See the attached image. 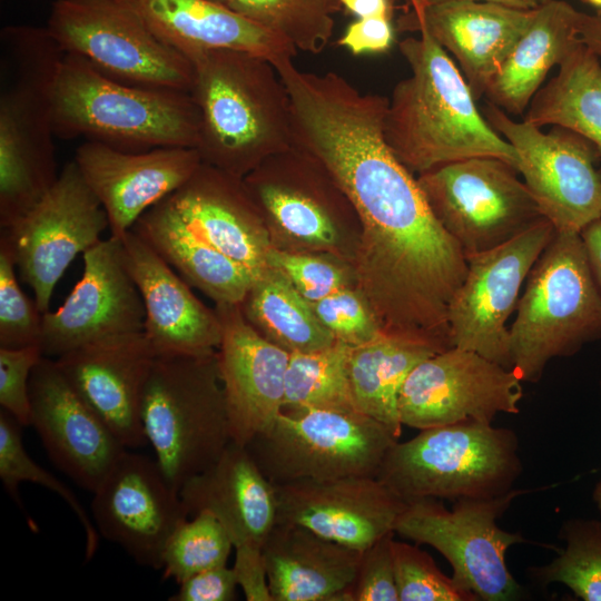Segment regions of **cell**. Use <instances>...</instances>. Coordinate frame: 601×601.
I'll use <instances>...</instances> for the list:
<instances>
[{
  "mask_svg": "<svg viewBox=\"0 0 601 601\" xmlns=\"http://www.w3.org/2000/svg\"><path fill=\"white\" fill-rule=\"evenodd\" d=\"M276 70L289 97L293 148L326 171L362 223L374 313L392 332L445 333L467 262L386 142L388 99L361 92L334 71L300 70L293 60Z\"/></svg>",
  "mask_w": 601,
  "mask_h": 601,
  "instance_id": "6da1fadb",
  "label": "cell"
},
{
  "mask_svg": "<svg viewBox=\"0 0 601 601\" xmlns=\"http://www.w3.org/2000/svg\"><path fill=\"white\" fill-rule=\"evenodd\" d=\"M398 48L411 76L398 81L388 99L384 136L398 160L422 174L470 158L496 157L518 170L511 144L479 111L470 86L446 51L421 23Z\"/></svg>",
  "mask_w": 601,
  "mask_h": 601,
  "instance_id": "7a4b0ae2",
  "label": "cell"
},
{
  "mask_svg": "<svg viewBox=\"0 0 601 601\" xmlns=\"http://www.w3.org/2000/svg\"><path fill=\"white\" fill-rule=\"evenodd\" d=\"M194 68L190 95L199 116L201 161L240 177L293 148L287 90L273 63L231 49L187 57Z\"/></svg>",
  "mask_w": 601,
  "mask_h": 601,
  "instance_id": "3957f363",
  "label": "cell"
},
{
  "mask_svg": "<svg viewBox=\"0 0 601 601\" xmlns=\"http://www.w3.org/2000/svg\"><path fill=\"white\" fill-rule=\"evenodd\" d=\"M65 52L46 28L7 26L0 32V226L36 205L59 174L53 97Z\"/></svg>",
  "mask_w": 601,
  "mask_h": 601,
  "instance_id": "277c9868",
  "label": "cell"
},
{
  "mask_svg": "<svg viewBox=\"0 0 601 601\" xmlns=\"http://www.w3.org/2000/svg\"><path fill=\"white\" fill-rule=\"evenodd\" d=\"M56 138H85L140 152L196 148L199 116L188 91L145 88L108 78L78 56L65 53L55 87Z\"/></svg>",
  "mask_w": 601,
  "mask_h": 601,
  "instance_id": "5b68a950",
  "label": "cell"
},
{
  "mask_svg": "<svg viewBox=\"0 0 601 601\" xmlns=\"http://www.w3.org/2000/svg\"><path fill=\"white\" fill-rule=\"evenodd\" d=\"M510 327L512 370L536 383L550 361L601 338V293L578 233L556 231L525 280Z\"/></svg>",
  "mask_w": 601,
  "mask_h": 601,
  "instance_id": "8992f818",
  "label": "cell"
},
{
  "mask_svg": "<svg viewBox=\"0 0 601 601\" xmlns=\"http://www.w3.org/2000/svg\"><path fill=\"white\" fill-rule=\"evenodd\" d=\"M522 470L513 430L470 418L397 441L376 479L405 501H457L505 495L514 490Z\"/></svg>",
  "mask_w": 601,
  "mask_h": 601,
  "instance_id": "52a82bcc",
  "label": "cell"
},
{
  "mask_svg": "<svg viewBox=\"0 0 601 601\" xmlns=\"http://www.w3.org/2000/svg\"><path fill=\"white\" fill-rule=\"evenodd\" d=\"M141 421L155 460L179 492L231 441L217 354L156 356Z\"/></svg>",
  "mask_w": 601,
  "mask_h": 601,
  "instance_id": "ba28073f",
  "label": "cell"
},
{
  "mask_svg": "<svg viewBox=\"0 0 601 601\" xmlns=\"http://www.w3.org/2000/svg\"><path fill=\"white\" fill-rule=\"evenodd\" d=\"M388 426L361 412L282 411L245 447L274 484L374 476L398 441Z\"/></svg>",
  "mask_w": 601,
  "mask_h": 601,
  "instance_id": "9c48e42d",
  "label": "cell"
},
{
  "mask_svg": "<svg viewBox=\"0 0 601 601\" xmlns=\"http://www.w3.org/2000/svg\"><path fill=\"white\" fill-rule=\"evenodd\" d=\"M46 29L59 48L122 83L190 92V60L125 0H56Z\"/></svg>",
  "mask_w": 601,
  "mask_h": 601,
  "instance_id": "30bf717a",
  "label": "cell"
},
{
  "mask_svg": "<svg viewBox=\"0 0 601 601\" xmlns=\"http://www.w3.org/2000/svg\"><path fill=\"white\" fill-rule=\"evenodd\" d=\"M526 492L514 489L493 499H462L454 501L451 510L434 497L410 500L394 532L439 551L452 566L453 580L479 600H515L521 587L505 555L512 545L526 540L519 532L501 529L497 520Z\"/></svg>",
  "mask_w": 601,
  "mask_h": 601,
  "instance_id": "8fae6325",
  "label": "cell"
},
{
  "mask_svg": "<svg viewBox=\"0 0 601 601\" xmlns=\"http://www.w3.org/2000/svg\"><path fill=\"white\" fill-rule=\"evenodd\" d=\"M516 173L500 158L470 157L426 170L417 183L435 218L469 257L544 218Z\"/></svg>",
  "mask_w": 601,
  "mask_h": 601,
  "instance_id": "7c38bea8",
  "label": "cell"
},
{
  "mask_svg": "<svg viewBox=\"0 0 601 601\" xmlns=\"http://www.w3.org/2000/svg\"><path fill=\"white\" fill-rule=\"evenodd\" d=\"M108 216L78 165L63 166L53 186L24 215L1 229L21 279L45 314L53 288L78 254L101 240Z\"/></svg>",
  "mask_w": 601,
  "mask_h": 601,
  "instance_id": "4fadbf2b",
  "label": "cell"
},
{
  "mask_svg": "<svg viewBox=\"0 0 601 601\" xmlns=\"http://www.w3.org/2000/svg\"><path fill=\"white\" fill-rule=\"evenodd\" d=\"M483 116L516 151L518 171L556 231L580 234L601 218V171L588 140L562 127L543 132L525 120L514 121L491 102Z\"/></svg>",
  "mask_w": 601,
  "mask_h": 601,
  "instance_id": "5bb4252c",
  "label": "cell"
},
{
  "mask_svg": "<svg viewBox=\"0 0 601 601\" xmlns=\"http://www.w3.org/2000/svg\"><path fill=\"white\" fill-rule=\"evenodd\" d=\"M556 230L545 218L511 240L466 257V276L451 300L452 346L470 349L512 370L510 328L528 275Z\"/></svg>",
  "mask_w": 601,
  "mask_h": 601,
  "instance_id": "9a60e30c",
  "label": "cell"
},
{
  "mask_svg": "<svg viewBox=\"0 0 601 601\" xmlns=\"http://www.w3.org/2000/svg\"><path fill=\"white\" fill-rule=\"evenodd\" d=\"M522 383L513 370L451 346L408 373L397 396L398 418L420 431L470 418L492 423L500 413H519Z\"/></svg>",
  "mask_w": 601,
  "mask_h": 601,
  "instance_id": "2e32d148",
  "label": "cell"
},
{
  "mask_svg": "<svg viewBox=\"0 0 601 601\" xmlns=\"http://www.w3.org/2000/svg\"><path fill=\"white\" fill-rule=\"evenodd\" d=\"M92 493L98 533L138 564L161 570L168 540L189 516L157 461L126 450Z\"/></svg>",
  "mask_w": 601,
  "mask_h": 601,
  "instance_id": "e0dca14e",
  "label": "cell"
},
{
  "mask_svg": "<svg viewBox=\"0 0 601 601\" xmlns=\"http://www.w3.org/2000/svg\"><path fill=\"white\" fill-rule=\"evenodd\" d=\"M83 272L63 304L42 314L43 355L59 356L105 338L144 332L145 308L121 239L110 236L82 254Z\"/></svg>",
  "mask_w": 601,
  "mask_h": 601,
  "instance_id": "ac0fdd59",
  "label": "cell"
},
{
  "mask_svg": "<svg viewBox=\"0 0 601 601\" xmlns=\"http://www.w3.org/2000/svg\"><path fill=\"white\" fill-rule=\"evenodd\" d=\"M30 426L48 456L81 487L95 492L126 449L67 381L56 359L35 366L29 383Z\"/></svg>",
  "mask_w": 601,
  "mask_h": 601,
  "instance_id": "d6986e66",
  "label": "cell"
},
{
  "mask_svg": "<svg viewBox=\"0 0 601 601\" xmlns=\"http://www.w3.org/2000/svg\"><path fill=\"white\" fill-rule=\"evenodd\" d=\"M275 489L276 523L303 525L358 551L394 532L407 503L374 476L298 480Z\"/></svg>",
  "mask_w": 601,
  "mask_h": 601,
  "instance_id": "ffe728a7",
  "label": "cell"
},
{
  "mask_svg": "<svg viewBox=\"0 0 601 601\" xmlns=\"http://www.w3.org/2000/svg\"><path fill=\"white\" fill-rule=\"evenodd\" d=\"M156 354L144 332L100 339L56 359L67 381L126 449L147 445L141 404Z\"/></svg>",
  "mask_w": 601,
  "mask_h": 601,
  "instance_id": "44dd1931",
  "label": "cell"
},
{
  "mask_svg": "<svg viewBox=\"0 0 601 601\" xmlns=\"http://www.w3.org/2000/svg\"><path fill=\"white\" fill-rule=\"evenodd\" d=\"M217 354L231 441L246 446L283 410L289 352L246 323L238 305L218 304Z\"/></svg>",
  "mask_w": 601,
  "mask_h": 601,
  "instance_id": "7402d4cb",
  "label": "cell"
},
{
  "mask_svg": "<svg viewBox=\"0 0 601 601\" xmlns=\"http://www.w3.org/2000/svg\"><path fill=\"white\" fill-rule=\"evenodd\" d=\"M73 160L101 203L111 236L118 238L187 181L203 162L196 148L160 147L131 152L86 140L77 148Z\"/></svg>",
  "mask_w": 601,
  "mask_h": 601,
  "instance_id": "603a6c76",
  "label": "cell"
},
{
  "mask_svg": "<svg viewBox=\"0 0 601 601\" xmlns=\"http://www.w3.org/2000/svg\"><path fill=\"white\" fill-rule=\"evenodd\" d=\"M407 4L410 9L398 18L397 28L404 31L412 23L423 24L444 50L454 55L475 100L485 93L534 14V9L486 1L427 4L407 0Z\"/></svg>",
  "mask_w": 601,
  "mask_h": 601,
  "instance_id": "cb8c5ba5",
  "label": "cell"
},
{
  "mask_svg": "<svg viewBox=\"0 0 601 601\" xmlns=\"http://www.w3.org/2000/svg\"><path fill=\"white\" fill-rule=\"evenodd\" d=\"M120 239L145 308L144 334L156 356L214 353L221 341L219 316L137 233L130 229Z\"/></svg>",
  "mask_w": 601,
  "mask_h": 601,
  "instance_id": "d4e9b609",
  "label": "cell"
},
{
  "mask_svg": "<svg viewBox=\"0 0 601 601\" xmlns=\"http://www.w3.org/2000/svg\"><path fill=\"white\" fill-rule=\"evenodd\" d=\"M179 496L188 516L201 511L214 514L234 548L243 544L263 546L276 524L275 485L247 449L234 441L210 466L183 484Z\"/></svg>",
  "mask_w": 601,
  "mask_h": 601,
  "instance_id": "484cf974",
  "label": "cell"
},
{
  "mask_svg": "<svg viewBox=\"0 0 601 601\" xmlns=\"http://www.w3.org/2000/svg\"><path fill=\"white\" fill-rule=\"evenodd\" d=\"M200 239L260 277L268 268V244L253 217L238 177L201 162L190 178L166 197Z\"/></svg>",
  "mask_w": 601,
  "mask_h": 601,
  "instance_id": "4316f807",
  "label": "cell"
},
{
  "mask_svg": "<svg viewBox=\"0 0 601 601\" xmlns=\"http://www.w3.org/2000/svg\"><path fill=\"white\" fill-rule=\"evenodd\" d=\"M262 551L274 601H353L362 551L294 523H276Z\"/></svg>",
  "mask_w": 601,
  "mask_h": 601,
  "instance_id": "83f0119b",
  "label": "cell"
},
{
  "mask_svg": "<svg viewBox=\"0 0 601 601\" xmlns=\"http://www.w3.org/2000/svg\"><path fill=\"white\" fill-rule=\"evenodd\" d=\"M165 43L186 57L208 49L249 52L272 63L297 49L230 8L213 0H125Z\"/></svg>",
  "mask_w": 601,
  "mask_h": 601,
  "instance_id": "f1b7e54d",
  "label": "cell"
},
{
  "mask_svg": "<svg viewBox=\"0 0 601 601\" xmlns=\"http://www.w3.org/2000/svg\"><path fill=\"white\" fill-rule=\"evenodd\" d=\"M131 229L188 285L218 304L239 305L259 278L197 237L166 197L142 214Z\"/></svg>",
  "mask_w": 601,
  "mask_h": 601,
  "instance_id": "f546056e",
  "label": "cell"
},
{
  "mask_svg": "<svg viewBox=\"0 0 601 601\" xmlns=\"http://www.w3.org/2000/svg\"><path fill=\"white\" fill-rule=\"evenodd\" d=\"M579 16L580 11L561 0L535 8L530 26L486 88L491 104L522 115L550 69L581 43Z\"/></svg>",
  "mask_w": 601,
  "mask_h": 601,
  "instance_id": "4dcf8cb0",
  "label": "cell"
},
{
  "mask_svg": "<svg viewBox=\"0 0 601 601\" xmlns=\"http://www.w3.org/2000/svg\"><path fill=\"white\" fill-rule=\"evenodd\" d=\"M444 349L431 341L385 332L371 342L353 346L348 375L357 410L401 436L400 388L418 363Z\"/></svg>",
  "mask_w": 601,
  "mask_h": 601,
  "instance_id": "1f68e13d",
  "label": "cell"
},
{
  "mask_svg": "<svg viewBox=\"0 0 601 601\" xmlns=\"http://www.w3.org/2000/svg\"><path fill=\"white\" fill-rule=\"evenodd\" d=\"M542 128L569 129L595 149L601 160V62L582 42L560 65L559 72L535 93L524 117Z\"/></svg>",
  "mask_w": 601,
  "mask_h": 601,
  "instance_id": "d6a6232c",
  "label": "cell"
},
{
  "mask_svg": "<svg viewBox=\"0 0 601 601\" xmlns=\"http://www.w3.org/2000/svg\"><path fill=\"white\" fill-rule=\"evenodd\" d=\"M240 304L244 305L242 314L253 326L289 353L316 351L336 342L311 303L274 268L265 270Z\"/></svg>",
  "mask_w": 601,
  "mask_h": 601,
  "instance_id": "836d02e7",
  "label": "cell"
},
{
  "mask_svg": "<svg viewBox=\"0 0 601 601\" xmlns=\"http://www.w3.org/2000/svg\"><path fill=\"white\" fill-rule=\"evenodd\" d=\"M352 347L336 339L321 349L290 353L282 411L359 412L348 375Z\"/></svg>",
  "mask_w": 601,
  "mask_h": 601,
  "instance_id": "e575fe53",
  "label": "cell"
},
{
  "mask_svg": "<svg viewBox=\"0 0 601 601\" xmlns=\"http://www.w3.org/2000/svg\"><path fill=\"white\" fill-rule=\"evenodd\" d=\"M221 4L313 55L328 45L334 13L342 9L337 0H223Z\"/></svg>",
  "mask_w": 601,
  "mask_h": 601,
  "instance_id": "d590c367",
  "label": "cell"
},
{
  "mask_svg": "<svg viewBox=\"0 0 601 601\" xmlns=\"http://www.w3.org/2000/svg\"><path fill=\"white\" fill-rule=\"evenodd\" d=\"M559 538L564 548L549 563L531 568V578L544 587L561 583L584 601H601V519H569Z\"/></svg>",
  "mask_w": 601,
  "mask_h": 601,
  "instance_id": "8d00e7d4",
  "label": "cell"
},
{
  "mask_svg": "<svg viewBox=\"0 0 601 601\" xmlns=\"http://www.w3.org/2000/svg\"><path fill=\"white\" fill-rule=\"evenodd\" d=\"M22 427L11 414L0 410V479L6 491L19 504V485L23 482L43 485L58 494L81 523L86 540V559H91L99 543L95 523L71 490L30 457L23 445Z\"/></svg>",
  "mask_w": 601,
  "mask_h": 601,
  "instance_id": "74e56055",
  "label": "cell"
},
{
  "mask_svg": "<svg viewBox=\"0 0 601 601\" xmlns=\"http://www.w3.org/2000/svg\"><path fill=\"white\" fill-rule=\"evenodd\" d=\"M173 533L162 554V577L178 584L204 570L227 565L234 544L218 519L201 511Z\"/></svg>",
  "mask_w": 601,
  "mask_h": 601,
  "instance_id": "f35d334b",
  "label": "cell"
},
{
  "mask_svg": "<svg viewBox=\"0 0 601 601\" xmlns=\"http://www.w3.org/2000/svg\"><path fill=\"white\" fill-rule=\"evenodd\" d=\"M244 185L289 236L312 244L335 243L337 233L329 214L308 194L256 175L249 176Z\"/></svg>",
  "mask_w": 601,
  "mask_h": 601,
  "instance_id": "ab89813d",
  "label": "cell"
},
{
  "mask_svg": "<svg viewBox=\"0 0 601 601\" xmlns=\"http://www.w3.org/2000/svg\"><path fill=\"white\" fill-rule=\"evenodd\" d=\"M398 601H479L444 574L433 558L416 544L392 543Z\"/></svg>",
  "mask_w": 601,
  "mask_h": 601,
  "instance_id": "60d3db41",
  "label": "cell"
},
{
  "mask_svg": "<svg viewBox=\"0 0 601 601\" xmlns=\"http://www.w3.org/2000/svg\"><path fill=\"white\" fill-rule=\"evenodd\" d=\"M16 268L10 249L0 240V347L7 348L41 342L42 313L20 288Z\"/></svg>",
  "mask_w": 601,
  "mask_h": 601,
  "instance_id": "b9f144b4",
  "label": "cell"
},
{
  "mask_svg": "<svg viewBox=\"0 0 601 601\" xmlns=\"http://www.w3.org/2000/svg\"><path fill=\"white\" fill-rule=\"evenodd\" d=\"M311 305L335 338L352 346L371 342L384 333L374 311L346 286Z\"/></svg>",
  "mask_w": 601,
  "mask_h": 601,
  "instance_id": "7bdbcfd3",
  "label": "cell"
},
{
  "mask_svg": "<svg viewBox=\"0 0 601 601\" xmlns=\"http://www.w3.org/2000/svg\"><path fill=\"white\" fill-rule=\"evenodd\" d=\"M267 265L280 273L309 303L345 287L343 272L321 258L278 250L268 246Z\"/></svg>",
  "mask_w": 601,
  "mask_h": 601,
  "instance_id": "ee69618b",
  "label": "cell"
},
{
  "mask_svg": "<svg viewBox=\"0 0 601 601\" xmlns=\"http://www.w3.org/2000/svg\"><path fill=\"white\" fill-rule=\"evenodd\" d=\"M42 356L40 345L0 347V406L23 427L30 426V376Z\"/></svg>",
  "mask_w": 601,
  "mask_h": 601,
  "instance_id": "f6af8a7d",
  "label": "cell"
},
{
  "mask_svg": "<svg viewBox=\"0 0 601 601\" xmlns=\"http://www.w3.org/2000/svg\"><path fill=\"white\" fill-rule=\"evenodd\" d=\"M388 533L362 551L353 585V601H398L392 543Z\"/></svg>",
  "mask_w": 601,
  "mask_h": 601,
  "instance_id": "bcb514c9",
  "label": "cell"
},
{
  "mask_svg": "<svg viewBox=\"0 0 601 601\" xmlns=\"http://www.w3.org/2000/svg\"><path fill=\"white\" fill-rule=\"evenodd\" d=\"M238 584L231 568H210L198 572L179 584L171 601H231Z\"/></svg>",
  "mask_w": 601,
  "mask_h": 601,
  "instance_id": "7dc6e473",
  "label": "cell"
},
{
  "mask_svg": "<svg viewBox=\"0 0 601 601\" xmlns=\"http://www.w3.org/2000/svg\"><path fill=\"white\" fill-rule=\"evenodd\" d=\"M235 549L233 571L248 601H274L268 585L262 546L243 544Z\"/></svg>",
  "mask_w": 601,
  "mask_h": 601,
  "instance_id": "c3c4849f",
  "label": "cell"
},
{
  "mask_svg": "<svg viewBox=\"0 0 601 601\" xmlns=\"http://www.w3.org/2000/svg\"><path fill=\"white\" fill-rule=\"evenodd\" d=\"M393 42L391 17L357 18L349 23L338 45L354 55L383 52Z\"/></svg>",
  "mask_w": 601,
  "mask_h": 601,
  "instance_id": "681fc988",
  "label": "cell"
},
{
  "mask_svg": "<svg viewBox=\"0 0 601 601\" xmlns=\"http://www.w3.org/2000/svg\"><path fill=\"white\" fill-rule=\"evenodd\" d=\"M580 236L585 247L593 277L601 293V218L585 226Z\"/></svg>",
  "mask_w": 601,
  "mask_h": 601,
  "instance_id": "f907efd6",
  "label": "cell"
},
{
  "mask_svg": "<svg viewBox=\"0 0 601 601\" xmlns=\"http://www.w3.org/2000/svg\"><path fill=\"white\" fill-rule=\"evenodd\" d=\"M579 38L593 53L601 59V10L594 14L580 12Z\"/></svg>",
  "mask_w": 601,
  "mask_h": 601,
  "instance_id": "816d5d0a",
  "label": "cell"
},
{
  "mask_svg": "<svg viewBox=\"0 0 601 601\" xmlns=\"http://www.w3.org/2000/svg\"><path fill=\"white\" fill-rule=\"evenodd\" d=\"M357 18L392 17L393 4L390 0H337Z\"/></svg>",
  "mask_w": 601,
  "mask_h": 601,
  "instance_id": "f5cc1de1",
  "label": "cell"
},
{
  "mask_svg": "<svg viewBox=\"0 0 601 601\" xmlns=\"http://www.w3.org/2000/svg\"><path fill=\"white\" fill-rule=\"evenodd\" d=\"M421 1L428 4V3L454 1V0H421ZM472 1L494 2V3H500L508 7L524 9V10L535 9L541 4V0H472Z\"/></svg>",
  "mask_w": 601,
  "mask_h": 601,
  "instance_id": "db71d44e",
  "label": "cell"
},
{
  "mask_svg": "<svg viewBox=\"0 0 601 601\" xmlns=\"http://www.w3.org/2000/svg\"><path fill=\"white\" fill-rule=\"evenodd\" d=\"M592 501L595 504L597 511L601 519V480L595 483L592 491Z\"/></svg>",
  "mask_w": 601,
  "mask_h": 601,
  "instance_id": "11a10c76",
  "label": "cell"
},
{
  "mask_svg": "<svg viewBox=\"0 0 601 601\" xmlns=\"http://www.w3.org/2000/svg\"><path fill=\"white\" fill-rule=\"evenodd\" d=\"M583 1L593 7H597L598 10H601V0H583Z\"/></svg>",
  "mask_w": 601,
  "mask_h": 601,
  "instance_id": "9f6ffc18",
  "label": "cell"
},
{
  "mask_svg": "<svg viewBox=\"0 0 601 601\" xmlns=\"http://www.w3.org/2000/svg\"><path fill=\"white\" fill-rule=\"evenodd\" d=\"M390 1H391V3H392L393 6H394V4H395V2H396V0H390Z\"/></svg>",
  "mask_w": 601,
  "mask_h": 601,
  "instance_id": "6f0895ef",
  "label": "cell"
},
{
  "mask_svg": "<svg viewBox=\"0 0 601 601\" xmlns=\"http://www.w3.org/2000/svg\"><path fill=\"white\" fill-rule=\"evenodd\" d=\"M213 1H216V2H219V3H221V2H223V0H213Z\"/></svg>",
  "mask_w": 601,
  "mask_h": 601,
  "instance_id": "680465c9",
  "label": "cell"
},
{
  "mask_svg": "<svg viewBox=\"0 0 601 601\" xmlns=\"http://www.w3.org/2000/svg\"><path fill=\"white\" fill-rule=\"evenodd\" d=\"M546 1H549V0H541V4L544 3V2H546Z\"/></svg>",
  "mask_w": 601,
  "mask_h": 601,
  "instance_id": "91938a15",
  "label": "cell"
}]
</instances>
